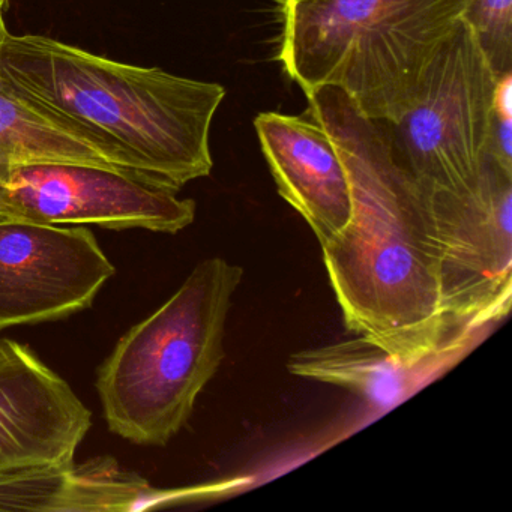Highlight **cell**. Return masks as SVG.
<instances>
[{"mask_svg": "<svg viewBox=\"0 0 512 512\" xmlns=\"http://www.w3.org/2000/svg\"><path fill=\"white\" fill-rule=\"evenodd\" d=\"M307 98L349 178V221L320 245L344 325L389 352L454 367L484 338L445 325L424 188L395 157L382 124L343 92L319 88Z\"/></svg>", "mask_w": 512, "mask_h": 512, "instance_id": "obj_1", "label": "cell"}, {"mask_svg": "<svg viewBox=\"0 0 512 512\" xmlns=\"http://www.w3.org/2000/svg\"><path fill=\"white\" fill-rule=\"evenodd\" d=\"M0 76L112 166L173 190L212 172L211 127L226 89L8 34Z\"/></svg>", "mask_w": 512, "mask_h": 512, "instance_id": "obj_2", "label": "cell"}, {"mask_svg": "<svg viewBox=\"0 0 512 512\" xmlns=\"http://www.w3.org/2000/svg\"><path fill=\"white\" fill-rule=\"evenodd\" d=\"M470 0H280L278 61L304 94L343 92L365 118L412 101Z\"/></svg>", "mask_w": 512, "mask_h": 512, "instance_id": "obj_3", "label": "cell"}, {"mask_svg": "<svg viewBox=\"0 0 512 512\" xmlns=\"http://www.w3.org/2000/svg\"><path fill=\"white\" fill-rule=\"evenodd\" d=\"M242 275L221 257L203 260L166 304L119 340L97 380L113 433L164 446L185 427L226 355L227 316Z\"/></svg>", "mask_w": 512, "mask_h": 512, "instance_id": "obj_4", "label": "cell"}, {"mask_svg": "<svg viewBox=\"0 0 512 512\" xmlns=\"http://www.w3.org/2000/svg\"><path fill=\"white\" fill-rule=\"evenodd\" d=\"M497 77L461 19L406 109L379 121L395 157L419 185L460 190L476 181L487 161Z\"/></svg>", "mask_w": 512, "mask_h": 512, "instance_id": "obj_5", "label": "cell"}, {"mask_svg": "<svg viewBox=\"0 0 512 512\" xmlns=\"http://www.w3.org/2000/svg\"><path fill=\"white\" fill-rule=\"evenodd\" d=\"M424 199L445 325L485 338L511 310L512 173L487 157L469 187Z\"/></svg>", "mask_w": 512, "mask_h": 512, "instance_id": "obj_6", "label": "cell"}, {"mask_svg": "<svg viewBox=\"0 0 512 512\" xmlns=\"http://www.w3.org/2000/svg\"><path fill=\"white\" fill-rule=\"evenodd\" d=\"M179 191L115 167L29 163L0 167V218L53 226L146 229L173 233L196 218Z\"/></svg>", "mask_w": 512, "mask_h": 512, "instance_id": "obj_7", "label": "cell"}, {"mask_svg": "<svg viewBox=\"0 0 512 512\" xmlns=\"http://www.w3.org/2000/svg\"><path fill=\"white\" fill-rule=\"evenodd\" d=\"M113 274L88 227L0 218V331L91 307Z\"/></svg>", "mask_w": 512, "mask_h": 512, "instance_id": "obj_8", "label": "cell"}, {"mask_svg": "<svg viewBox=\"0 0 512 512\" xmlns=\"http://www.w3.org/2000/svg\"><path fill=\"white\" fill-rule=\"evenodd\" d=\"M92 413L28 346L0 340V473L74 461Z\"/></svg>", "mask_w": 512, "mask_h": 512, "instance_id": "obj_9", "label": "cell"}, {"mask_svg": "<svg viewBox=\"0 0 512 512\" xmlns=\"http://www.w3.org/2000/svg\"><path fill=\"white\" fill-rule=\"evenodd\" d=\"M254 128L280 196L307 221L320 245L331 241L352 209L346 167L331 136L308 113H260Z\"/></svg>", "mask_w": 512, "mask_h": 512, "instance_id": "obj_10", "label": "cell"}, {"mask_svg": "<svg viewBox=\"0 0 512 512\" xmlns=\"http://www.w3.org/2000/svg\"><path fill=\"white\" fill-rule=\"evenodd\" d=\"M437 359H413L383 349L364 335L293 353L287 370L298 377L340 386L388 412L449 370Z\"/></svg>", "mask_w": 512, "mask_h": 512, "instance_id": "obj_11", "label": "cell"}, {"mask_svg": "<svg viewBox=\"0 0 512 512\" xmlns=\"http://www.w3.org/2000/svg\"><path fill=\"white\" fill-rule=\"evenodd\" d=\"M116 467L110 457L0 473V511H112Z\"/></svg>", "mask_w": 512, "mask_h": 512, "instance_id": "obj_12", "label": "cell"}, {"mask_svg": "<svg viewBox=\"0 0 512 512\" xmlns=\"http://www.w3.org/2000/svg\"><path fill=\"white\" fill-rule=\"evenodd\" d=\"M29 163L115 167L89 143L25 100L0 76V167Z\"/></svg>", "mask_w": 512, "mask_h": 512, "instance_id": "obj_13", "label": "cell"}, {"mask_svg": "<svg viewBox=\"0 0 512 512\" xmlns=\"http://www.w3.org/2000/svg\"><path fill=\"white\" fill-rule=\"evenodd\" d=\"M463 20L496 76L512 73V0H470Z\"/></svg>", "mask_w": 512, "mask_h": 512, "instance_id": "obj_14", "label": "cell"}, {"mask_svg": "<svg viewBox=\"0 0 512 512\" xmlns=\"http://www.w3.org/2000/svg\"><path fill=\"white\" fill-rule=\"evenodd\" d=\"M487 157L512 173V73L497 77Z\"/></svg>", "mask_w": 512, "mask_h": 512, "instance_id": "obj_15", "label": "cell"}, {"mask_svg": "<svg viewBox=\"0 0 512 512\" xmlns=\"http://www.w3.org/2000/svg\"><path fill=\"white\" fill-rule=\"evenodd\" d=\"M8 32L7 28H5L4 22V5L0 4V46L4 43L5 37H7Z\"/></svg>", "mask_w": 512, "mask_h": 512, "instance_id": "obj_16", "label": "cell"}, {"mask_svg": "<svg viewBox=\"0 0 512 512\" xmlns=\"http://www.w3.org/2000/svg\"><path fill=\"white\" fill-rule=\"evenodd\" d=\"M0 4L4 5V8L8 5V0H0Z\"/></svg>", "mask_w": 512, "mask_h": 512, "instance_id": "obj_17", "label": "cell"}]
</instances>
